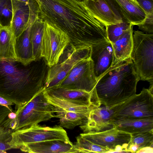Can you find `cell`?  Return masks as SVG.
<instances>
[{"instance_id":"25","label":"cell","mask_w":153,"mask_h":153,"mask_svg":"<svg viewBox=\"0 0 153 153\" xmlns=\"http://www.w3.org/2000/svg\"><path fill=\"white\" fill-rule=\"evenodd\" d=\"M76 141L73 144V153H110L109 149L95 144L81 136L76 138Z\"/></svg>"},{"instance_id":"40","label":"cell","mask_w":153,"mask_h":153,"mask_svg":"<svg viewBox=\"0 0 153 153\" xmlns=\"http://www.w3.org/2000/svg\"><path fill=\"white\" fill-rule=\"evenodd\" d=\"M130 1L134 2L136 4H138V5H139V4L138 3V2H137V0H130Z\"/></svg>"},{"instance_id":"26","label":"cell","mask_w":153,"mask_h":153,"mask_svg":"<svg viewBox=\"0 0 153 153\" xmlns=\"http://www.w3.org/2000/svg\"><path fill=\"white\" fill-rule=\"evenodd\" d=\"M131 137L128 144L135 146L138 151L143 148L153 146V130L131 134Z\"/></svg>"},{"instance_id":"1","label":"cell","mask_w":153,"mask_h":153,"mask_svg":"<svg viewBox=\"0 0 153 153\" xmlns=\"http://www.w3.org/2000/svg\"><path fill=\"white\" fill-rule=\"evenodd\" d=\"M35 1L38 17L67 34L70 42L72 38H79L81 44L91 46L109 41L106 26L83 3L74 0Z\"/></svg>"},{"instance_id":"19","label":"cell","mask_w":153,"mask_h":153,"mask_svg":"<svg viewBox=\"0 0 153 153\" xmlns=\"http://www.w3.org/2000/svg\"><path fill=\"white\" fill-rule=\"evenodd\" d=\"M32 24L27 26L15 39V48L17 61L25 66H27L35 61L30 38V29Z\"/></svg>"},{"instance_id":"2","label":"cell","mask_w":153,"mask_h":153,"mask_svg":"<svg viewBox=\"0 0 153 153\" xmlns=\"http://www.w3.org/2000/svg\"><path fill=\"white\" fill-rule=\"evenodd\" d=\"M140 80L130 57L115 61L97 80L95 87L101 105L112 106L130 98L136 94Z\"/></svg>"},{"instance_id":"29","label":"cell","mask_w":153,"mask_h":153,"mask_svg":"<svg viewBox=\"0 0 153 153\" xmlns=\"http://www.w3.org/2000/svg\"><path fill=\"white\" fill-rule=\"evenodd\" d=\"M13 111L7 107L0 104V131L10 128V123L12 120L8 117L9 114Z\"/></svg>"},{"instance_id":"14","label":"cell","mask_w":153,"mask_h":153,"mask_svg":"<svg viewBox=\"0 0 153 153\" xmlns=\"http://www.w3.org/2000/svg\"><path fill=\"white\" fill-rule=\"evenodd\" d=\"M116 105L95 107L80 125L84 133L103 131L114 128L113 117Z\"/></svg>"},{"instance_id":"6","label":"cell","mask_w":153,"mask_h":153,"mask_svg":"<svg viewBox=\"0 0 153 153\" xmlns=\"http://www.w3.org/2000/svg\"><path fill=\"white\" fill-rule=\"evenodd\" d=\"M69 140L66 131L60 126L43 127L38 124L23 129L13 131L8 143L12 149L24 145L50 140Z\"/></svg>"},{"instance_id":"18","label":"cell","mask_w":153,"mask_h":153,"mask_svg":"<svg viewBox=\"0 0 153 153\" xmlns=\"http://www.w3.org/2000/svg\"><path fill=\"white\" fill-rule=\"evenodd\" d=\"M83 4L96 18L106 26L123 22L104 0H87Z\"/></svg>"},{"instance_id":"16","label":"cell","mask_w":153,"mask_h":153,"mask_svg":"<svg viewBox=\"0 0 153 153\" xmlns=\"http://www.w3.org/2000/svg\"><path fill=\"white\" fill-rule=\"evenodd\" d=\"M46 90L49 95L82 106H89L94 105L99 107L101 105L96 93H89L81 90L61 88Z\"/></svg>"},{"instance_id":"34","label":"cell","mask_w":153,"mask_h":153,"mask_svg":"<svg viewBox=\"0 0 153 153\" xmlns=\"http://www.w3.org/2000/svg\"><path fill=\"white\" fill-rule=\"evenodd\" d=\"M153 147H148L143 148L139 150L136 152V153H153Z\"/></svg>"},{"instance_id":"30","label":"cell","mask_w":153,"mask_h":153,"mask_svg":"<svg viewBox=\"0 0 153 153\" xmlns=\"http://www.w3.org/2000/svg\"><path fill=\"white\" fill-rule=\"evenodd\" d=\"M137 25L139 29L149 34H153V13L147 14L143 21Z\"/></svg>"},{"instance_id":"21","label":"cell","mask_w":153,"mask_h":153,"mask_svg":"<svg viewBox=\"0 0 153 153\" xmlns=\"http://www.w3.org/2000/svg\"><path fill=\"white\" fill-rule=\"evenodd\" d=\"M16 37L10 26L0 27V60L17 61L15 51Z\"/></svg>"},{"instance_id":"17","label":"cell","mask_w":153,"mask_h":153,"mask_svg":"<svg viewBox=\"0 0 153 153\" xmlns=\"http://www.w3.org/2000/svg\"><path fill=\"white\" fill-rule=\"evenodd\" d=\"M73 146L70 140H53L27 144L19 149L32 153H72Z\"/></svg>"},{"instance_id":"10","label":"cell","mask_w":153,"mask_h":153,"mask_svg":"<svg viewBox=\"0 0 153 153\" xmlns=\"http://www.w3.org/2000/svg\"><path fill=\"white\" fill-rule=\"evenodd\" d=\"M97 81L94 71L93 61L90 59L82 60L76 64L64 80L55 88L96 93L95 87Z\"/></svg>"},{"instance_id":"24","label":"cell","mask_w":153,"mask_h":153,"mask_svg":"<svg viewBox=\"0 0 153 153\" xmlns=\"http://www.w3.org/2000/svg\"><path fill=\"white\" fill-rule=\"evenodd\" d=\"M45 26V22L38 16L31 26L30 38L35 61L42 57V44Z\"/></svg>"},{"instance_id":"35","label":"cell","mask_w":153,"mask_h":153,"mask_svg":"<svg viewBox=\"0 0 153 153\" xmlns=\"http://www.w3.org/2000/svg\"><path fill=\"white\" fill-rule=\"evenodd\" d=\"M16 117V114L15 112H11L8 115L9 118L11 120H13Z\"/></svg>"},{"instance_id":"36","label":"cell","mask_w":153,"mask_h":153,"mask_svg":"<svg viewBox=\"0 0 153 153\" xmlns=\"http://www.w3.org/2000/svg\"><path fill=\"white\" fill-rule=\"evenodd\" d=\"M10 131L11 130L4 131H0V139L5 136L8 134Z\"/></svg>"},{"instance_id":"20","label":"cell","mask_w":153,"mask_h":153,"mask_svg":"<svg viewBox=\"0 0 153 153\" xmlns=\"http://www.w3.org/2000/svg\"><path fill=\"white\" fill-rule=\"evenodd\" d=\"M113 123L114 128L131 134L153 130V117L121 118Z\"/></svg>"},{"instance_id":"38","label":"cell","mask_w":153,"mask_h":153,"mask_svg":"<svg viewBox=\"0 0 153 153\" xmlns=\"http://www.w3.org/2000/svg\"><path fill=\"white\" fill-rule=\"evenodd\" d=\"M74 1L79 3H83L87 0H74Z\"/></svg>"},{"instance_id":"37","label":"cell","mask_w":153,"mask_h":153,"mask_svg":"<svg viewBox=\"0 0 153 153\" xmlns=\"http://www.w3.org/2000/svg\"><path fill=\"white\" fill-rule=\"evenodd\" d=\"M150 86L148 90L150 92L153 94V81L150 82Z\"/></svg>"},{"instance_id":"22","label":"cell","mask_w":153,"mask_h":153,"mask_svg":"<svg viewBox=\"0 0 153 153\" xmlns=\"http://www.w3.org/2000/svg\"><path fill=\"white\" fill-rule=\"evenodd\" d=\"M133 26L132 25L114 43L111 44L115 57L114 62L130 57L133 45Z\"/></svg>"},{"instance_id":"8","label":"cell","mask_w":153,"mask_h":153,"mask_svg":"<svg viewBox=\"0 0 153 153\" xmlns=\"http://www.w3.org/2000/svg\"><path fill=\"white\" fill-rule=\"evenodd\" d=\"M71 51L64 61L50 68L44 85L46 90L56 87L79 62L91 59V46L86 44H71Z\"/></svg>"},{"instance_id":"41","label":"cell","mask_w":153,"mask_h":153,"mask_svg":"<svg viewBox=\"0 0 153 153\" xmlns=\"http://www.w3.org/2000/svg\"><path fill=\"white\" fill-rule=\"evenodd\" d=\"M1 25H0V27H1Z\"/></svg>"},{"instance_id":"32","label":"cell","mask_w":153,"mask_h":153,"mask_svg":"<svg viewBox=\"0 0 153 153\" xmlns=\"http://www.w3.org/2000/svg\"><path fill=\"white\" fill-rule=\"evenodd\" d=\"M11 133L0 139V150L6 153V151L12 149L8 143L11 137Z\"/></svg>"},{"instance_id":"39","label":"cell","mask_w":153,"mask_h":153,"mask_svg":"<svg viewBox=\"0 0 153 153\" xmlns=\"http://www.w3.org/2000/svg\"><path fill=\"white\" fill-rule=\"evenodd\" d=\"M19 1L24 2L26 3H28L29 0H16Z\"/></svg>"},{"instance_id":"5","label":"cell","mask_w":153,"mask_h":153,"mask_svg":"<svg viewBox=\"0 0 153 153\" xmlns=\"http://www.w3.org/2000/svg\"><path fill=\"white\" fill-rule=\"evenodd\" d=\"M130 57L140 79L153 81V34L134 31Z\"/></svg>"},{"instance_id":"13","label":"cell","mask_w":153,"mask_h":153,"mask_svg":"<svg viewBox=\"0 0 153 153\" xmlns=\"http://www.w3.org/2000/svg\"><path fill=\"white\" fill-rule=\"evenodd\" d=\"M13 16L10 25L16 38L19 36L38 17L39 7L35 0L28 3L12 0Z\"/></svg>"},{"instance_id":"33","label":"cell","mask_w":153,"mask_h":153,"mask_svg":"<svg viewBox=\"0 0 153 153\" xmlns=\"http://www.w3.org/2000/svg\"><path fill=\"white\" fill-rule=\"evenodd\" d=\"M0 104L7 107L13 111L11 105H13L14 104L0 96Z\"/></svg>"},{"instance_id":"27","label":"cell","mask_w":153,"mask_h":153,"mask_svg":"<svg viewBox=\"0 0 153 153\" xmlns=\"http://www.w3.org/2000/svg\"><path fill=\"white\" fill-rule=\"evenodd\" d=\"M132 25L123 22L106 26L107 38L111 43H114Z\"/></svg>"},{"instance_id":"31","label":"cell","mask_w":153,"mask_h":153,"mask_svg":"<svg viewBox=\"0 0 153 153\" xmlns=\"http://www.w3.org/2000/svg\"><path fill=\"white\" fill-rule=\"evenodd\" d=\"M139 6L146 14L153 13V0H137Z\"/></svg>"},{"instance_id":"11","label":"cell","mask_w":153,"mask_h":153,"mask_svg":"<svg viewBox=\"0 0 153 153\" xmlns=\"http://www.w3.org/2000/svg\"><path fill=\"white\" fill-rule=\"evenodd\" d=\"M45 23L42 56L50 68L58 63L65 48L70 43V40L67 34L61 30Z\"/></svg>"},{"instance_id":"15","label":"cell","mask_w":153,"mask_h":153,"mask_svg":"<svg viewBox=\"0 0 153 153\" xmlns=\"http://www.w3.org/2000/svg\"><path fill=\"white\" fill-rule=\"evenodd\" d=\"M91 59L97 80L113 65L115 57L111 43L109 41L91 45Z\"/></svg>"},{"instance_id":"9","label":"cell","mask_w":153,"mask_h":153,"mask_svg":"<svg viewBox=\"0 0 153 153\" xmlns=\"http://www.w3.org/2000/svg\"><path fill=\"white\" fill-rule=\"evenodd\" d=\"M146 117H153V94L144 88L139 94L116 105L113 119Z\"/></svg>"},{"instance_id":"23","label":"cell","mask_w":153,"mask_h":153,"mask_svg":"<svg viewBox=\"0 0 153 153\" xmlns=\"http://www.w3.org/2000/svg\"><path fill=\"white\" fill-rule=\"evenodd\" d=\"M127 21L134 25L142 22L146 14L140 6L130 0H116Z\"/></svg>"},{"instance_id":"4","label":"cell","mask_w":153,"mask_h":153,"mask_svg":"<svg viewBox=\"0 0 153 153\" xmlns=\"http://www.w3.org/2000/svg\"><path fill=\"white\" fill-rule=\"evenodd\" d=\"M46 89L43 86L25 105L15 111L16 123L13 131L25 129L44 121L55 117L54 106L45 96Z\"/></svg>"},{"instance_id":"3","label":"cell","mask_w":153,"mask_h":153,"mask_svg":"<svg viewBox=\"0 0 153 153\" xmlns=\"http://www.w3.org/2000/svg\"><path fill=\"white\" fill-rule=\"evenodd\" d=\"M26 66L14 60H0V96L15 105V111L27 104L43 86L33 82Z\"/></svg>"},{"instance_id":"12","label":"cell","mask_w":153,"mask_h":153,"mask_svg":"<svg viewBox=\"0 0 153 153\" xmlns=\"http://www.w3.org/2000/svg\"><path fill=\"white\" fill-rule=\"evenodd\" d=\"M82 137L111 150V152H128L127 150L131 135L114 128L103 131L80 134Z\"/></svg>"},{"instance_id":"28","label":"cell","mask_w":153,"mask_h":153,"mask_svg":"<svg viewBox=\"0 0 153 153\" xmlns=\"http://www.w3.org/2000/svg\"><path fill=\"white\" fill-rule=\"evenodd\" d=\"M13 16L12 0H0V25L10 26Z\"/></svg>"},{"instance_id":"7","label":"cell","mask_w":153,"mask_h":153,"mask_svg":"<svg viewBox=\"0 0 153 153\" xmlns=\"http://www.w3.org/2000/svg\"><path fill=\"white\" fill-rule=\"evenodd\" d=\"M45 94L48 102L54 107L55 117L59 119L60 126L69 129L81 125L91 109L97 107L84 106L62 100L49 94L46 90Z\"/></svg>"}]
</instances>
